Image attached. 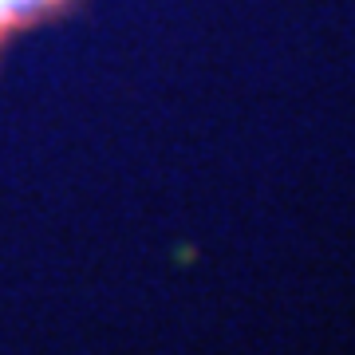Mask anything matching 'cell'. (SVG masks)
I'll list each match as a JSON object with an SVG mask.
<instances>
[{
    "label": "cell",
    "instance_id": "1",
    "mask_svg": "<svg viewBox=\"0 0 355 355\" xmlns=\"http://www.w3.org/2000/svg\"><path fill=\"white\" fill-rule=\"evenodd\" d=\"M64 0H0V40H8L12 32L36 24L40 16L55 12Z\"/></svg>",
    "mask_w": 355,
    "mask_h": 355
}]
</instances>
